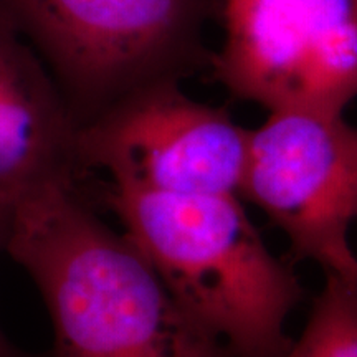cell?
Listing matches in <instances>:
<instances>
[{
	"label": "cell",
	"instance_id": "3",
	"mask_svg": "<svg viewBox=\"0 0 357 357\" xmlns=\"http://www.w3.org/2000/svg\"><path fill=\"white\" fill-rule=\"evenodd\" d=\"M82 126L134 89L208 66L220 0H0Z\"/></svg>",
	"mask_w": 357,
	"mask_h": 357
},
{
	"label": "cell",
	"instance_id": "2",
	"mask_svg": "<svg viewBox=\"0 0 357 357\" xmlns=\"http://www.w3.org/2000/svg\"><path fill=\"white\" fill-rule=\"evenodd\" d=\"M119 218L178 306L231 357H283L303 300L291 266L268 248L235 194L176 195L108 185Z\"/></svg>",
	"mask_w": 357,
	"mask_h": 357
},
{
	"label": "cell",
	"instance_id": "1",
	"mask_svg": "<svg viewBox=\"0 0 357 357\" xmlns=\"http://www.w3.org/2000/svg\"><path fill=\"white\" fill-rule=\"evenodd\" d=\"M6 252L42 294L48 357H231L195 323L124 234L63 182L25 202Z\"/></svg>",
	"mask_w": 357,
	"mask_h": 357
},
{
	"label": "cell",
	"instance_id": "4",
	"mask_svg": "<svg viewBox=\"0 0 357 357\" xmlns=\"http://www.w3.org/2000/svg\"><path fill=\"white\" fill-rule=\"evenodd\" d=\"M213 78L268 113L344 114L357 100L356 0H220Z\"/></svg>",
	"mask_w": 357,
	"mask_h": 357
},
{
	"label": "cell",
	"instance_id": "5",
	"mask_svg": "<svg viewBox=\"0 0 357 357\" xmlns=\"http://www.w3.org/2000/svg\"><path fill=\"white\" fill-rule=\"evenodd\" d=\"M248 129L229 111L190 98L181 82L134 89L78 128L83 172L158 194H235L242 184Z\"/></svg>",
	"mask_w": 357,
	"mask_h": 357
},
{
	"label": "cell",
	"instance_id": "7",
	"mask_svg": "<svg viewBox=\"0 0 357 357\" xmlns=\"http://www.w3.org/2000/svg\"><path fill=\"white\" fill-rule=\"evenodd\" d=\"M78 128L60 88L0 8V222L43 190L79 182Z\"/></svg>",
	"mask_w": 357,
	"mask_h": 357
},
{
	"label": "cell",
	"instance_id": "10",
	"mask_svg": "<svg viewBox=\"0 0 357 357\" xmlns=\"http://www.w3.org/2000/svg\"><path fill=\"white\" fill-rule=\"evenodd\" d=\"M8 230H10V227L0 222V252L6 250ZM0 357H33V356H30L29 352H24L17 346H13L7 339L6 334L2 333V329H0Z\"/></svg>",
	"mask_w": 357,
	"mask_h": 357
},
{
	"label": "cell",
	"instance_id": "9",
	"mask_svg": "<svg viewBox=\"0 0 357 357\" xmlns=\"http://www.w3.org/2000/svg\"><path fill=\"white\" fill-rule=\"evenodd\" d=\"M323 270H329L341 275L357 293V255L354 253V250H346L344 253L334 258V261L329 263Z\"/></svg>",
	"mask_w": 357,
	"mask_h": 357
},
{
	"label": "cell",
	"instance_id": "6",
	"mask_svg": "<svg viewBox=\"0 0 357 357\" xmlns=\"http://www.w3.org/2000/svg\"><path fill=\"white\" fill-rule=\"evenodd\" d=\"M238 195L287 235L294 257L324 268L351 248L357 222V128L344 114L268 113L248 129Z\"/></svg>",
	"mask_w": 357,
	"mask_h": 357
},
{
	"label": "cell",
	"instance_id": "8",
	"mask_svg": "<svg viewBox=\"0 0 357 357\" xmlns=\"http://www.w3.org/2000/svg\"><path fill=\"white\" fill-rule=\"evenodd\" d=\"M324 275L310 318L283 357H357V293L341 275Z\"/></svg>",
	"mask_w": 357,
	"mask_h": 357
},
{
	"label": "cell",
	"instance_id": "11",
	"mask_svg": "<svg viewBox=\"0 0 357 357\" xmlns=\"http://www.w3.org/2000/svg\"><path fill=\"white\" fill-rule=\"evenodd\" d=\"M356 3H357V0H356Z\"/></svg>",
	"mask_w": 357,
	"mask_h": 357
}]
</instances>
